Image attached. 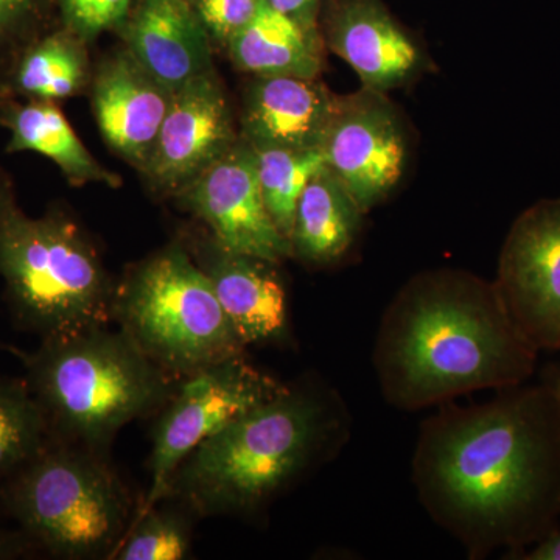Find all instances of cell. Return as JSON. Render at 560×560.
Here are the masks:
<instances>
[{
	"label": "cell",
	"mask_w": 560,
	"mask_h": 560,
	"mask_svg": "<svg viewBox=\"0 0 560 560\" xmlns=\"http://www.w3.org/2000/svg\"><path fill=\"white\" fill-rule=\"evenodd\" d=\"M327 167L364 212L399 186L408 161V132L386 92L361 86L337 95L323 147Z\"/></svg>",
	"instance_id": "9"
},
{
	"label": "cell",
	"mask_w": 560,
	"mask_h": 560,
	"mask_svg": "<svg viewBox=\"0 0 560 560\" xmlns=\"http://www.w3.org/2000/svg\"><path fill=\"white\" fill-rule=\"evenodd\" d=\"M90 95L103 140L139 173L145 168L173 92L121 44L94 66Z\"/></svg>",
	"instance_id": "15"
},
{
	"label": "cell",
	"mask_w": 560,
	"mask_h": 560,
	"mask_svg": "<svg viewBox=\"0 0 560 560\" xmlns=\"http://www.w3.org/2000/svg\"><path fill=\"white\" fill-rule=\"evenodd\" d=\"M117 35L172 92L215 69L212 40L190 0H136Z\"/></svg>",
	"instance_id": "17"
},
{
	"label": "cell",
	"mask_w": 560,
	"mask_h": 560,
	"mask_svg": "<svg viewBox=\"0 0 560 560\" xmlns=\"http://www.w3.org/2000/svg\"><path fill=\"white\" fill-rule=\"evenodd\" d=\"M544 381L550 383L552 389L556 390L560 407V368H552V370L548 371L547 377H545Z\"/></svg>",
	"instance_id": "31"
},
{
	"label": "cell",
	"mask_w": 560,
	"mask_h": 560,
	"mask_svg": "<svg viewBox=\"0 0 560 560\" xmlns=\"http://www.w3.org/2000/svg\"><path fill=\"white\" fill-rule=\"evenodd\" d=\"M43 408L22 378H0V485L50 441Z\"/></svg>",
	"instance_id": "24"
},
{
	"label": "cell",
	"mask_w": 560,
	"mask_h": 560,
	"mask_svg": "<svg viewBox=\"0 0 560 560\" xmlns=\"http://www.w3.org/2000/svg\"><path fill=\"white\" fill-rule=\"evenodd\" d=\"M136 0H58L60 24L94 44L105 33H119Z\"/></svg>",
	"instance_id": "26"
},
{
	"label": "cell",
	"mask_w": 560,
	"mask_h": 560,
	"mask_svg": "<svg viewBox=\"0 0 560 560\" xmlns=\"http://www.w3.org/2000/svg\"><path fill=\"white\" fill-rule=\"evenodd\" d=\"M264 5V0H191L213 46L221 49L256 18Z\"/></svg>",
	"instance_id": "27"
},
{
	"label": "cell",
	"mask_w": 560,
	"mask_h": 560,
	"mask_svg": "<svg viewBox=\"0 0 560 560\" xmlns=\"http://www.w3.org/2000/svg\"><path fill=\"white\" fill-rule=\"evenodd\" d=\"M261 197L278 230L290 241L294 209L308 180L326 167L320 149L253 147Z\"/></svg>",
	"instance_id": "23"
},
{
	"label": "cell",
	"mask_w": 560,
	"mask_h": 560,
	"mask_svg": "<svg viewBox=\"0 0 560 560\" xmlns=\"http://www.w3.org/2000/svg\"><path fill=\"white\" fill-rule=\"evenodd\" d=\"M539 353L493 280L438 268L412 276L389 302L372 364L383 399L419 411L528 383Z\"/></svg>",
	"instance_id": "2"
},
{
	"label": "cell",
	"mask_w": 560,
	"mask_h": 560,
	"mask_svg": "<svg viewBox=\"0 0 560 560\" xmlns=\"http://www.w3.org/2000/svg\"><path fill=\"white\" fill-rule=\"evenodd\" d=\"M441 405L420 425L411 480L470 559L529 547L560 525V407L547 381Z\"/></svg>",
	"instance_id": "1"
},
{
	"label": "cell",
	"mask_w": 560,
	"mask_h": 560,
	"mask_svg": "<svg viewBox=\"0 0 560 560\" xmlns=\"http://www.w3.org/2000/svg\"><path fill=\"white\" fill-rule=\"evenodd\" d=\"M350 436L349 405L311 372L201 442L172 475L165 495L200 518L256 521L337 459Z\"/></svg>",
	"instance_id": "3"
},
{
	"label": "cell",
	"mask_w": 560,
	"mask_h": 560,
	"mask_svg": "<svg viewBox=\"0 0 560 560\" xmlns=\"http://www.w3.org/2000/svg\"><path fill=\"white\" fill-rule=\"evenodd\" d=\"M178 235L246 346L290 341L289 296L279 264L226 248L201 224Z\"/></svg>",
	"instance_id": "13"
},
{
	"label": "cell",
	"mask_w": 560,
	"mask_h": 560,
	"mask_svg": "<svg viewBox=\"0 0 560 560\" xmlns=\"http://www.w3.org/2000/svg\"><path fill=\"white\" fill-rule=\"evenodd\" d=\"M190 2H191V0H190Z\"/></svg>",
	"instance_id": "33"
},
{
	"label": "cell",
	"mask_w": 560,
	"mask_h": 560,
	"mask_svg": "<svg viewBox=\"0 0 560 560\" xmlns=\"http://www.w3.org/2000/svg\"><path fill=\"white\" fill-rule=\"evenodd\" d=\"M139 504L108 452L54 438L0 485V512L57 559H113Z\"/></svg>",
	"instance_id": "6"
},
{
	"label": "cell",
	"mask_w": 560,
	"mask_h": 560,
	"mask_svg": "<svg viewBox=\"0 0 560 560\" xmlns=\"http://www.w3.org/2000/svg\"><path fill=\"white\" fill-rule=\"evenodd\" d=\"M172 200L226 248L279 265L291 259L290 241L261 197L256 153L242 136Z\"/></svg>",
	"instance_id": "11"
},
{
	"label": "cell",
	"mask_w": 560,
	"mask_h": 560,
	"mask_svg": "<svg viewBox=\"0 0 560 560\" xmlns=\"http://www.w3.org/2000/svg\"><path fill=\"white\" fill-rule=\"evenodd\" d=\"M285 386V382L256 366L248 353L221 360L180 378L172 396L153 416L147 463L150 485L140 497L138 512L165 495L172 475L201 442L271 400Z\"/></svg>",
	"instance_id": "8"
},
{
	"label": "cell",
	"mask_w": 560,
	"mask_h": 560,
	"mask_svg": "<svg viewBox=\"0 0 560 560\" xmlns=\"http://www.w3.org/2000/svg\"><path fill=\"white\" fill-rule=\"evenodd\" d=\"M40 552L24 530L0 528V560L24 559Z\"/></svg>",
	"instance_id": "29"
},
{
	"label": "cell",
	"mask_w": 560,
	"mask_h": 560,
	"mask_svg": "<svg viewBox=\"0 0 560 560\" xmlns=\"http://www.w3.org/2000/svg\"><path fill=\"white\" fill-rule=\"evenodd\" d=\"M24 366L54 440L108 452L128 423L153 418L180 378L162 370L117 327L39 340L27 352L7 346Z\"/></svg>",
	"instance_id": "5"
},
{
	"label": "cell",
	"mask_w": 560,
	"mask_h": 560,
	"mask_svg": "<svg viewBox=\"0 0 560 560\" xmlns=\"http://www.w3.org/2000/svg\"><path fill=\"white\" fill-rule=\"evenodd\" d=\"M90 43L65 25L22 49L0 72V97L60 103L90 92Z\"/></svg>",
	"instance_id": "20"
},
{
	"label": "cell",
	"mask_w": 560,
	"mask_h": 560,
	"mask_svg": "<svg viewBox=\"0 0 560 560\" xmlns=\"http://www.w3.org/2000/svg\"><path fill=\"white\" fill-rule=\"evenodd\" d=\"M265 5L285 14L307 31L319 33V13L323 0H264Z\"/></svg>",
	"instance_id": "28"
},
{
	"label": "cell",
	"mask_w": 560,
	"mask_h": 560,
	"mask_svg": "<svg viewBox=\"0 0 560 560\" xmlns=\"http://www.w3.org/2000/svg\"><path fill=\"white\" fill-rule=\"evenodd\" d=\"M319 33L371 90L405 86L427 68L422 47L383 0H323Z\"/></svg>",
	"instance_id": "14"
},
{
	"label": "cell",
	"mask_w": 560,
	"mask_h": 560,
	"mask_svg": "<svg viewBox=\"0 0 560 560\" xmlns=\"http://www.w3.org/2000/svg\"><path fill=\"white\" fill-rule=\"evenodd\" d=\"M335 103L318 79L253 77L243 90L238 131L253 147L320 149Z\"/></svg>",
	"instance_id": "16"
},
{
	"label": "cell",
	"mask_w": 560,
	"mask_h": 560,
	"mask_svg": "<svg viewBox=\"0 0 560 560\" xmlns=\"http://www.w3.org/2000/svg\"><path fill=\"white\" fill-rule=\"evenodd\" d=\"M7 349V345H3L2 341H0V350H5Z\"/></svg>",
	"instance_id": "32"
},
{
	"label": "cell",
	"mask_w": 560,
	"mask_h": 560,
	"mask_svg": "<svg viewBox=\"0 0 560 560\" xmlns=\"http://www.w3.org/2000/svg\"><path fill=\"white\" fill-rule=\"evenodd\" d=\"M0 127L10 135L7 153L32 151L47 158L70 186L102 184L119 189L124 184L119 173L92 156L58 103L0 97Z\"/></svg>",
	"instance_id": "18"
},
{
	"label": "cell",
	"mask_w": 560,
	"mask_h": 560,
	"mask_svg": "<svg viewBox=\"0 0 560 560\" xmlns=\"http://www.w3.org/2000/svg\"><path fill=\"white\" fill-rule=\"evenodd\" d=\"M366 212L329 167L302 191L291 224V259L308 268H329L349 256Z\"/></svg>",
	"instance_id": "19"
},
{
	"label": "cell",
	"mask_w": 560,
	"mask_h": 560,
	"mask_svg": "<svg viewBox=\"0 0 560 560\" xmlns=\"http://www.w3.org/2000/svg\"><path fill=\"white\" fill-rule=\"evenodd\" d=\"M241 138L217 69L173 92L154 149L140 172L149 189L172 200Z\"/></svg>",
	"instance_id": "12"
},
{
	"label": "cell",
	"mask_w": 560,
	"mask_h": 560,
	"mask_svg": "<svg viewBox=\"0 0 560 560\" xmlns=\"http://www.w3.org/2000/svg\"><path fill=\"white\" fill-rule=\"evenodd\" d=\"M324 47L320 33L307 31L300 22L264 5L224 50L234 68L250 77L319 79Z\"/></svg>",
	"instance_id": "21"
},
{
	"label": "cell",
	"mask_w": 560,
	"mask_h": 560,
	"mask_svg": "<svg viewBox=\"0 0 560 560\" xmlns=\"http://www.w3.org/2000/svg\"><path fill=\"white\" fill-rule=\"evenodd\" d=\"M493 282L536 349L560 350V198L537 201L515 219Z\"/></svg>",
	"instance_id": "10"
},
{
	"label": "cell",
	"mask_w": 560,
	"mask_h": 560,
	"mask_svg": "<svg viewBox=\"0 0 560 560\" xmlns=\"http://www.w3.org/2000/svg\"><path fill=\"white\" fill-rule=\"evenodd\" d=\"M0 279L13 323L39 340L113 323L117 279L83 224L58 202L28 215L2 165Z\"/></svg>",
	"instance_id": "4"
},
{
	"label": "cell",
	"mask_w": 560,
	"mask_h": 560,
	"mask_svg": "<svg viewBox=\"0 0 560 560\" xmlns=\"http://www.w3.org/2000/svg\"><path fill=\"white\" fill-rule=\"evenodd\" d=\"M198 515L175 497L165 495L138 512L110 560H183L194 545Z\"/></svg>",
	"instance_id": "22"
},
{
	"label": "cell",
	"mask_w": 560,
	"mask_h": 560,
	"mask_svg": "<svg viewBox=\"0 0 560 560\" xmlns=\"http://www.w3.org/2000/svg\"><path fill=\"white\" fill-rule=\"evenodd\" d=\"M113 323L176 378L248 349L179 235L117 279Z\"/></svg>",
	"instance_id": "7"
},
{
	"label": "cell",
	"mask_w": 560,
	"mask_h": 560,
	"mask_svg": "<svg viewBox=\"0 0 560 560\" xmlns=\"http://www.w3.org/2000/svg\"><path fill=\"white\" fill-rule=\"evenodd\" d=\"M508 560H560V525L529 547L508 556Z\"/></svg>",
	"instance_id": "30"
},
{
	"label": "cell",
	"mask_w": 560,
	"mask_h": 560,
	"mask_svg": "<svg viewBox=\"0 0 560 560\" xmlns=\"http://www.w3.org/2000/svg\"><path fill=\"white\" fill-rule=\"evenodd\" d=\"M57 25L58 0H0V72L28 44Z\"/></svg>",
	"instance_id": "25"
}]
</instances>
